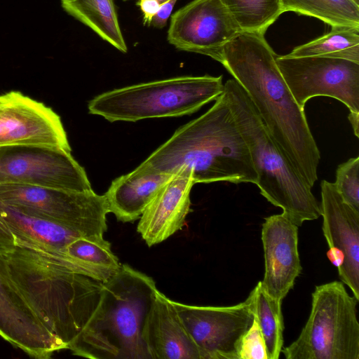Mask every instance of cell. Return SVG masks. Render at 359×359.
Returning <instances> with one entry per match:
<instances>
[{"mask_svg": "<svg viewBox=\"0 0 359 359\" xmlns=\"http://www.w3.org/2000/svg\"><path fill=\"white\" fill-rule=\"evenodd\" d=\"M264 34L241 32L224 47L221 62L244 89L283 155L312 188L319 149Z\"/></svg>", "mask_w": 359, "mask_h": 359, "instance_id": "obj_1", "label": "cell"}, {"mask_svg": "<svg viewBox=\"0 0 359 359\" xmlns=\"http://www.w3.org/2000/svg\"><path fill=\"white\" fill-rule=\"evenodd\" d=\"M4 255L30 307L67 349L99 302L103 283L97 273L69 257L20 244Z\"/></svg>", "mask_w": 359, "mask_h": 359, "instance_id": "obj_2", "label": "cell"}, {"mask_svg": "<svg viewBox=\"0 0 359 359\" xmlns=\"http://www.w3.org/2000/svg\"><path fill=\"white\" fill-rule=\"evenodd\" d=\"M191 170L194 184L229 182L256 184L248 147L222 93L201 116L179 128L130 173L175 174Z\"/></svg>", "mask_w": 359, "mask_h": 359, "instance_id": "obj_3", "label": "cell"}, {"mask_svg": "<svg viewBox=\"0 0 359 359\" xmlns=\"http://www.w3.org/2000/svg\"><path fill=\"white\" fill-rule=\"evenodd\" d=\"M157 290L151 277L121 264L103 283L95 310L67 349L92 359H151L142 329Z\"/></svg>", "mask_w": 359, "mask_h": 359, "instance_id": "obj_4", "label": "cell"}, {"mask_svg": "<svg viewBox=\"0 0 359 359\" xmlns=\"http://www.w3.org/2000/svg\"><path fill=\"white\" fill-rule=\"evenodd\" d=\"M224 95L249 150L261 194L297 226L321 216L311 187L283 155L253 103L233 79L224 84Z\"/></svg>", "mask_w": 359, "mask_h": 359, "instance_id": "obj_5", "label": "cell"}, {"mask_svg": "<svg viewBox=\"0 0 359 359\" xmlns=\"http://www.w3.org/2000/svg\"><path fill=\"white\" fill-rule=\"evenodd\" d=\"M222 76H178L100 94L88 104L91 114L110 122L191 114L224 92Z\"/></svg>", "mask_w": 359, "mask_h": 359, "instance_id": "obj_6", "label": "cell"}, {"mask_svg": "<svg viewBox=\"0 0 359 359\" xmlns=\"http://www.w3.org/2000/svg\"><path fill=\"white\" fill-rule=\"evenodd\" d=\"M359 301L341 282L317 285L309 319L298 338L283 348L286 359H359Z\"/></svg>", "mask_w": 359, "mask_h": 359, "instance_id": "obj_7", "label": "cell"}, {"mask_svg": "<svg viewBox=\"0 0 359 359\" xmlns=\"http://www.w3.org/2000/svg\"><path fill=\"white\" fill-rule=\"evenodd\" d=\"M0 202L66 226L84 236H104L109 213L104 195L27 184H0Z\"/></svg>", "mask_w": 359, "mask_h": 359, "instance_id": "obj_8", "label": "cell"}, {"mask_svg": "<svg viewBox=\"0 0 359 359\" xmlns=\"http://www.w3.org/2000/svg\"><path fill=\"white\" fill-rule=\"evenodd\" d=\"M277 66L298 105L316 96L339 100L359 113V63L324 57L276 55Z\"/></svg>", "mask_w": 359, "mask_h": 359, "instance_id": "obj_9", "label": "cell"}, {"mask_svg": "<svg viewBox=\"0 0 359 359\" xmlns=\"http://www.w3.org/2000/svg\"><path fill=\"white\" fill-rule=\"evenodd\" d=\"M201 359H240L242 339L255 319L252 290L243 302L229 306H191L173 301Z\"/></svg>", "mask_w": 359, "mask_h": 359, "instance_id": "obj_10", "label": "cell"}, {"mask_svg": "<svg viewBox=\"0 0 359 359\" xmlns=\"http://www.w3.org/2000/svg\"><path fill=\"white\" fill-rule=\"evenodd\" d=\"M27 184L74 191L93 190L71 152L46 147H0V184Z\"/></svg>", "mask_w": 359, "mask_h": 359, "instance_id": "obj_11", "label": "cell"}, {"mask_svg": "<svg viewBox=\"0 0 359 359\" xmlns=\"http://www.w3.org/2000/svg\"><path fill=\"white\" fill-rule=\"evenodd\" d=\"M30 146L71 152L60 117L19 91L0 95V147Z\"/></svg>", "mask_w": 359, "mask_h": 359, "instance_id": "obj_12", "label": "cell"}, {"mask_svg": "<svg viewBox=\"0 0 359 359\" xmlns=\"http://www.w3.org/2000/svg\"><path fill=\"white\" fill-rule=\"evenodd\" d=\"M241 32L221 0H193L172 15L168 40L221 62L224 46Z\"/></svg>", "mask_w": 359, "mask_h": 359, "instance_id": "obj_13", "label": "cell"}, {"mask_svg": "<svg viewBox=\"0 0 359 359\" xmlns=\"http://www.w3.org/2000/svg\"><path fill=\"white\" fill-rule=\"evenodd\" d=\"M0 336L32 357L49 358L65 346L42 324L13 281L0 252Z\"/></svg>", "mask_w": 359, "mask_h": 359, "instance_id": "obj_14", "label": "cell"}, {"mask_svg": "<svg viewBox=\"0 0 359 359\" xmlns=\"http://www.w3.org/2000/svg\"><path fill=\"white\" fill-rule=\"evenodd\" d=\"M320 187L327 256L359 301V212L343 201L333 183L323 180Z\"/></svg>", "mask_w": 359, "mask_h": 359, "instance_id": "obj_15", "label": "cell"}, {"mask_svg": "<svg viewBox=\"0 0 359 359\" xmlns=\"http://www.w3.org/2000/svg\"><path fill=\"white\" fill-rule=\"evenodd\" d=\"M262 241L265 271L261 285L270 297L282 302L302 269L298 226L283 213L267 217L262 224Z\"/></svg>", "mask_w": 359, "mask_h": 359, "instance_id": "obj_16", "label": "cell"}, {"mask_svg": "<svg viewBox=\"0 0 359 359\" xmlns=\"http://www.w3.org/2000/svg\"><path fill=\"white\" fill-rule=\"evenodd\" d=\"M192 172L179 169L161 187L147 206L137 231L149 247L160 243L181 230L189 213Z\"/></svg>", "mask_w": 359, "mask_h": 359, "instance_id": "obj_17", "label": "cell"}, {"mask_svg": "<svg viewBox=\"0 0 359 359\" xmlns=\"http://www.w3.org/2000/svg\"><path fill=\"white\" fill-rule=\"evenodd\" d=\"M142 339L151 359H201L173 301L158 290L146 317Z\"/></svg>", "mask_w": 359, "mask_h": 359, "instance_id": "obj_18", "label": "cell"}, {"mask_svg": "<svg viewBox=\"0 0 359 359\" xmlns=\"http://www.w3.org/2000/svg\"><path fill=\"white\" fill-rule=\"evenodd\" d=\"M0 220L13 235L16 244L62 257L67 246L84 236L61 224L20 212L0 202Z\"/></svg>", "mask_w": 359, "mask_h": 359, "instance_id": "obj_19", "label": "cell"}, {"mask_svg": "<svg viewBox=\"0 0 359 359\" xmlns=\"http://www.w3.org/2000/svg\"><path fill=\"white\" fill-rule=\"evenodd\" d=\"M173 174L133 175L130 172L114 180L104 194L109 213L118 221L133 222L142 212L161 187Z\"/></svg>", "mask_w": 359, "mask_h": 359, "instance_id": "obj_20", "label": "cell"}, {"mask_svg": "<svg viewBox=\"0 0 359 359\" xmlns=\"http://www.w3.org/2000/svg\"><path fill=\"white\" fill-rule=\"evenodd\" d=\"M61 6L118 50L127 53L113 0H61Z\"/></svg>", "mask_w": 359, "mask_h": 359, "instance_id": "obj_21", "label": "cell"}, {"mask_svg": "<svg viewBox=\"0 0 359 359\" xmlns=\"http://www.w3.org/2000/svg\"><path fill=\"white\" fill-rule=\"evenodd\" d=\"M288 57H324L359 63V29L332 27L327 34L294 48Z\"/></svg>", "mask_w": 359, "mask_h": 359, "instance_id": "obj_22", "label": "cell"}, {"mask_svg": "<svg viewBox=\"0 0 359 359\" xmlns=\"http://www.w3.org/2000/svg\"><path fill=\"white\" fill-rule=\"evenodd\" d=\"M283 13L318 18L332 27L359 29V6L351 0H280Z\"/></svg>", "mask_w": 359, "mask_h": 359, "instance_id": "obj_23", "label": "cell"}, {"mask_svg": "<svg viewBox=\"0 0 359 359\" xmlns=\"http://www.w3.org/2000/svg\"><path fill=\"white\" fill-rule=\"evenodd\" d=\"M253 290L255 318L265 341L267 359H278L283 344L282 302L266 294L260 281Z\"/></svg>", "mask_w": 359, "mask_h": 359, "instance_id": "obj_24", "label": "cell"}, {"mask_svg": "<svg viewBox=\"0 0 359 359\" xmlns=\"http://www.w3.org/2000/svg\"><path fill=\"white\" fill-rule=\"evenodd\" d=\"M241 32L264 34L283 13L280 0H221Z\"/></svg>", "mask_w": 359, "mask_h": 359, "instance_id": "obj_25", "label": "cell"}, {"mask_svg": "<svg viewBox=\"0 0 359 359\" xmlns=\"http://www.w3.org/2000/svg\"><path fill=\"white\" fill-rule=\"evenodd\" d=\"M65 254L97 271L107 280L121 266L104 236H81L67 246Z\"/></svg>", "mask_w": 359, "mask_h": 359, "instance_id": "obj_26", "label": "cell"}, {"mask_svg": "<svg viewBox=\"0 0 359 359\" xmlns=\"http://www.w3.org/2000/svg\"><path fill=\"white\" fill-rule=\"evenodd\" d=\"M343 201L359 212V157L339 165L333 183Z\"/></svg>", "mask_w": 359, "mask_h": 359, "instance_id": "obj_27", "label": "cell"}, {"mask_svg": "<svg viewBox=\"0 0 359 359\" xmlns=\"http://www.w3.org/2000/svg\"><path fill=\"white\" fill-rule=\"evenodd\" d=\"M239 357L240 359H267L265 341L255 316L242 339Z\"/></svg>", "mask_w": 359, "mask_h": 359, "instance_id": "obj_28", "label": "cell"}, {"mask_svg": "<svg viewBox=\"0 0 359 359\" xmlns=\"http://www.w3.org/2000/svg\"><path fill=\"white\" fill-rule=\"evenodd\" d=\"M177 1V0H169L161 4L158 11L151 20V25L156 28H163L167 23Z\"/></svg>", "mask_w": 359, "mask_h": 359, "instance_id": "obj_29", "label": "cell"}, {"mask_svg": "<svg viewBox=\"0 0 359 359\" xmlns=\"http://www.w3.org/2000/svg\"><path fill=\"white\" fill-rule=\"evenodd\" d=\"M16 245V241L6 225L0 220V252L6 253L12 250Z\"/></svg>", "mask_w": 359, "mask_h": 359, "instance_id": "obj_30", "label": "cell"}, {"mask_svg": "<svg viewBox=\"0 0 359 359\" xmlns=\"http://www.w3.org/2000/svg\"><path fill=\"white\" fill-rule=\"evenodd\" d=\"M139 5L143 13L144 24L150 25L153 17L159 9L160 4L157 0H139Z\"/></svg>", "mask_w": 359, "mask_h": 359, "instance_id": "obj_31", "label": "cell"}, {"mask_svg": "<svg viewBox=\"0 0 359 359\" xmlns=\"http://www.w3.org/2000/svg\"><path fill=\"white\" fill-rule=\"evenodd\" d=\"M348 118L350 121V123L353 127V132L357 137H359V129H358V122H359V113L351 112L348 116Z\"/></svg>", "mask_w": 359, "mask_h": 359, "instance_id": "obj_32", "label": "cell"}, {"mask_svg": "<svg viewBox=\"0 0 359 359\" xmlns=\"http://www.w3.org/2000/svg\"><path fill=\"white\" fill-rule=\"evenodd\" d=\"M158 1V3L161 4L169 1V0H157Z\"/></svg>", "mask_w": 359, "mask_h": 359, "instance_id": "obj_33", "label": "cell"}, {"mask_svg": "<svg viewBox=\"0 0 359 359\" xmlns=\"http://www.w3.org/2000/svg\"><path fill=\"white\" fill-rule=\"evenodd\" d=\"M353 2H354L355 4L359 6V0H351Z\"/></svg>", "mask_w": 359, "mask_h": 359, "instance_id": "obj_34", "label": "cell"}, {"mask_svg": "<svg viewBox=\"0 0 359 359\" xmlns=\"http://www.w3.org/2000/svg\"><path fill=\"white\" fill-rule=\"evenodd\" d=\"M123 1H129V0H123Z\"/></svg>", "mask_w": 359, "mask_h": 359, "instance_id": "obj_35", "label": "cell"}]
</instances>
